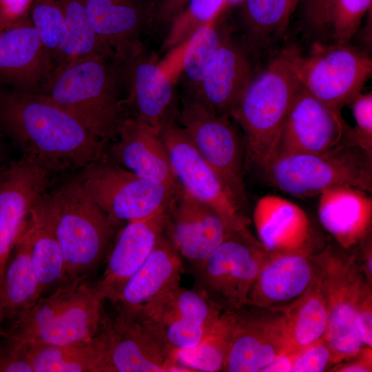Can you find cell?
I'll return each instance as SVG.
<instances>
[{"label":"cell","mask_w":372,"mask_h":372,"mask_svg":"<svg viewBox=\"0 0 372 372\" xmlns=\"http://www.w3.org/2000/svg\"><path fill=\"white\" fill-rule=\"evenodd\" d=\"M0 127L23 158L50 173L85 167L105 157L106 144L41 93L0 90Z\"/></svg>","instance_id":"obj_1"},{"label":"cell","mask_w":372,"mask_h":372,"mask_svg":"<svg viewBox=\"0 0 372 372\" xmlns=\"http://www.w3.org/2000/svg\"><path fill=\"white\" fill-rule=\"evenodd\" d=\"M35 209L60 246L67 282L87 280L107 257L116 227L79 178L47 192Z\"/></svg>","instance_id":"obj_2"},{"label":"cell","mask_w":372,"mask_h":372,"mask_svg":"<svg viewBox=\"0 0 372 372\" xmlns=\"http://www.w3.org/2000/svg\"><path fill=\"white\" fill-rule=\"evenodd\" d=\"M112 59L89 54L55 65L38 92L70 112L105 144L116 139L125 117L118 99V70L114 64L117 61L111 63Z\"/></svg>","instance_id":"obj_3"},{"label":"cell","mask_w":372,"mask_h":372,"mask_svg":"<svg viewBox=\"0 0 372 372\" xmlns=\"http://www.w3.org/2000/svg\"><path fill=\"white\" fill-rule=\"evenodd\" d=\"M292 49L282 50L257 71L231 112L230 117L243 134L245 170H263L275 154L285 121L301 87L291 65Z\"/></svg>","instance_id":"obj_4"},{"label":"cell","mask_w":372,"mask_h":372,"mask_svg":"<svg viewBox=\"0 0 372 372\" xmlns=\"http://www.w3.org/2000/svg\"><path fill=\"white\" fill-rule=\"evenodd\" d=\"M104 300L95 283L66 281L10 322L7 342L65 344L91 340L99 331Z\"/></svg>","instance_id":"obj_5"},{"label":"cell","mask_w":372,"mask_h":372,"mask_svg":"<svg viewBox=\"0 0 372 372\" xmlns=\"http://www.w3.org/2000/svg\"><path fill=\"white\" fill-rule=\"evenodd\" d=\"M263 171L274 187L297 198L319 196L338 186L372 191V154L344 137L323 151L276 156Z\"/></svg>","instance_id":"obj_6"},{"label":"cell","mask_w":372,"mask_h":372,"mask_svg":"<svg viewBox=\"0 0 372 372\" xmlns=\"http://www.w3.org/2000/svg\"><path fill=\"white\" fill-rule=\"evenodd\" d=\"M327 247L313 256L318 267L328 309L325 341L334 364L356 357L365 347L355 325L358 307L371 292V284L364 274L357 253Z\"/></svg>","instance_id":"obj_7"},{"label":"cell","mask_w":372,"mask_h":372,"mask_svg":"<svg viewBox=\"0 0 372 372\" xmlns=\"http://www.w3.org/2000/svg\"><path fill=\"white\" fill-rule=\"evenodd\" d=\"M79 178L116 227L167 211L181 188L140 177L105 157L84 167Z\"/></svg>","instance_id":"obj_8"},{"label":"cell","mask_w":372,"mask_h":372,"mask_svg":"<svg viewBox=\"0 0 372 372\" xmlns=\"http://www.w3.org/2000/svg\"><path fill=\"white\" fill-rule=\"evenodd\" d=\"M103 315L95 335L103 372H177L173 351L156 324L139 309L116 307Z\"/></svg>","instance_id":"obj_9"},{"label":"cell","mask_w":372,"mask_h":372,"mask_svg":"<svg viewBox=\"0 0 372 372\" xmlns=\"http://www.w3.org/2000/svg\"><path fill=\"white\" fill-rule=\"evenodd\" d=\"M269 252L249 229L234 233L192 267L195 287L224 312L247 304L248 295Z\"/></svg>","instance_id":"obj_10"},{"label":"cell","mask_w":372,"mask_h":372,"mask_svg":"<svg viewBox=\"0 0 372 372\" xmlns=\"http://www.w3.org/2000/svg\"><path fill=\"white\" fill-rule=\"evenodd\" d=\"M319 47L307 56L293 47V70L304 89L342 114V108L361 93L371 76L372 60L348 43Z\"/></svg>","instance_id":"obj_11"},{"label":"cell","mask_w":372,"mask_h":372,"mask_svg":"<svg viewBox=\"0 0 372 372\" xmlns=\"http://www.w3.org/2000/svg\"><path fill=\"white\" fill-rule=\"evenodd\" d=\"M178 118L203 159L220 178L245 211L248 198L244 183L245 143L227 115H220L183 96Z\"/></svg>","instance_id":"obj_12"},{"label":"cell","mask_w":372,"mask_h":372,"mask_svg":"<svg viewBox=\"0 0 372 372\" xmlns=\"http://www.w3.org/2000/svg\"><path fill=\"white\" fill-rule=\"evenodd\" d=\"M159 135L167 149L175 177L181 188L217 211L236 231L247 228L245 211L203 159L183 128L172 121Z\"/></svg>","instance_id":"obj_13"},{"label":"cell","mask_w":372,"mask_h":372,"mask_svg":"<svg viewBox=\"0 0 372 372\" xmlns=\"http://www.w3.org/2000/svg\"><path fill=\"white\" fill-rule=\"evenodd\" d=\"M289 346L285 313L247 304L232 311L229 349L223 371L262 372Z\"/></svg>","instance_id":"obj_14"},{"label":"cell","mask_w":372,"mask_h":372,"mask_svg":"<svg viewBox=\"0 0 372 372\" xmlns=\"http://www.w3.org/2000/svg\"><path fill=\"white\" fill-rule=\"evenodd\" d=\"M140 309L156 324L172 351L198 344L224 313L202 291L180 285Z\"/></svg>","instance_id":"obj_15"},{"label":"cell","mask_w":372,"mask_h":372,"mask_svg":"<svg viewBox=\"0 0 372 372\" xmlns=\"http://www.w3.org/2000/svg\"><path fill=\"white\" fill-rule=\"evenodd\" d=\"M256 50L244 37L237 39L228 30L205 67L198 91L194 96L186 97L217 114L230 116L258 71Z\"/></svg>","instance_id":"obj_16"},{"label":"cell","mask_w":372,"mask_h":372,"mask_svg":"<svg viewBox=\"0 0 372 372\" xmlns=\"http://www.w3.org/2000/svg\"><path fill=\"white\" fill-rule=\"evenodd\" d=\"M123 76L128 96L125 102L136 121L157 133L176 121V107L174 84L176 79L163 62L143 51L123 62Z\"/></svg>","instance_id":"obj_17"},{"label":"cell","mask_w":372,"mask_h":372,"mask_svg":"<svg viewBox=\"0 0 372 372\" xmlns=\"http://www.w3.org/2000/svg\"><path fill=\"white\" fill-rule=\"evenodd\" d=\"M236 232L217 211L182 188L167 211L164 234L192 267L204 260Z\"/></svg>","instance_id":"obj_18"},{"label":"cell","mask_w":372,"mask_h":372,"mask_svg":"<svg viewBox=\"0 0 372 372\" xmlns=\"http://www.w3.org/2000/svg\"><path fill=\"white\" fill-rule=\"evenodd\" d=\"M50 172L22 158L0 180V294L11 252L32 210L47 192Z\"/></svg>","instance_id":"obj_19"},{"label":"cell","mask_w":372,"mask_h":372,"mask_svg":"<svg viewBox=\"0 0 372 372\" xmlns=\"http://www.w3.org/2000/svg\"><path fill=\"white\" fill-rule=\"evenodd\" d=\"M347 126L342 114L301 85L285 121L273 157L333 147L344 138Z\"/></svg>","instance_id":"obj_20"},{"label":"cell","mask_w":372,"mask_h":372,"mask_svg":"<svg viewBox=\"0 0 372 372\" xmlns=\"http://www.w3.org/2000/svg\"><path fill=\"white\" fill-rule=\"evenodd\" d=\"M317 277L318 267L310 251L269 252L250 289L247 304L285 312Z\"/></svg>","instance_id":"obj_21"},{"label":"cell","mask_w":372,"mask_h":372,"mask_svg":"<svg viewBox=\"0 0 372 372\" xmlns=\"http://www.w3.org/2000/svg\"><path fill=\"white\" fill-rule=\"evenodd\" d=\"M167 211L147 220L127 223L119 231L106 257L104 272L95 282L105 300L114 304L127 282L146 260L164 234Z\"/></svg>","instance_id":"obj_22"},{"label":"cell","mask_w":372,"mask_h":372,"mask_svg":"<svg viewBox=\"0 0 372 372\" xmlns=\"http://www.w3.org/2000/svg\"><path fill=\"white\" fill-rule=\"evenodd\" d=\"M151 0H87L90 21L118 62L143 51L141 36L149 28Z\"/></svg>","instance_id":"obj_23"},{"label":"cell","mask_w":372,"mask_h":372,"mask_svg":"<svg viewBox=\"0 0 372 372\" xmlns=\"http://www.w3.org/2000/svg\"><path fill=\"white\" fill-rule=\"evenodd\" d=\"M50 67L30 17L0 30V81L19 91L38 92Z\"/></svg>","instance_id":"obj_24"},{"label":"cell","mask_w":372,"mask_h":372,"mask_svg":"<svg viewBox=\"0 0 372 372\" xmlns=\"http://www.w3.org/2000/svg\"><path fill=\"white\" fill-rule=\"evenodd\" d=\"M116 138L118 141L111 148L115 163L140 177L180 187L158 133L148 125L125 116Z\"/></svg>","instance_id":"obj_25"},{"label":"cell","mask_w":372,"mask_h":372,"mask_svg":"<svg viewBox=\"0 0 372 372\" xmlns=\"http://www.w3.org/2000/svg\"><path fill=\"white\" fill-rule=\"evenodd\" d=\"M318 196L319 221L338 246L351 249L369 236L372 224L369 192L353 187L338 186Z\"/></svg>","instance_id":"obj_26"},{"label":"cell","mask_w":372,"mask_h":372,"mask_svg":"<svg viewBox=\"0 0 372 372\" xmlns=\"http://www.w3.org/2000/svg\"><path fill=\"white\" fill-rule=\"evenodd\" d=\"M258 241L269 252L310 251L311 227L305 211L286 198L267 195L255 205Z\"/></svg>","instance_id":"obj_27"},{"label":"cell","mask_w":372,"mask_h":372,"mask_svg":"<svg viewBox=\"0 0 372 372\" xmlns=\"http://www.w3.org/2000/svg\"><path fill=\"white\" fill-rule=\"evenodd\" d=\"M181 258L163 234L150 254L129 279L114 303L125 309H140L180 285Z\"/></svg>","instance_id":"obj_28"},{"label":"cell","mask_w":372,"mask_h":372,"mask_svg":"<svg viewBox=\"0 0 372 372\" xmlns=\"http://www.w3.org/2000/svg\"><path fill=\"white\" fill-rule=\"evenodd\" d=\"M33 233L34 223L30 213L4 271L0 294L2 322H12L42 297L30 255Z\"/></svg>","instance_id":"obj_29"},{"label":"cell","mask_w":372,"mask_h":372,"mask_svg":"<svg viewBox=\"0 0 372 372\" xmlns=\"http://www.w3.org/2000/svg\"><path fill=\"white\" fill-rule=\"evenodd\" d=\"M18 345L24 347L33 372H103L100 348L95 336L89 340L65 344Z\"/></svg>","instance_id":"obj_30"},{"label":"cell","mask_w":372,"mask_h":372,"mask_svg":"<svg viewBox=\"0 0 372 372\" xmlns=\"http://www.w3.org/2000/svg\"><path fill=\"white\" fill-rule=\"evenodd\" d=\"M59 2L64 17V30L50 69L89 54L116 59L112 50L99 38L90 21L87 0H59Z\"/></svg>","instance_id":"obj_31"},{"label":"cell","mask_w":372,"mask_h":372,"mask_svg":"<svg viewBox=\"0 0 372 372\" xmlns=\"http://www.w3.org/2000/svg\"><path fill=\"white\" fill-rule=\"evenodd\" d=\"M285 313L291 348L301 349L324 339L328 309L318 270L311 288Z\"/></svg>","instance_id":"obj_32"},{"label":"cell","mask_w":372,"mask_h":372,"mask_svg":"<svg viewBox=\"0 0 372 372\" xmlns=\"http://www.w3.org/2000/svg\"><path fill=\"white\" fill-rule=\"evenodd\" d=\"M239 4L244 37L257 50L279 37L291 15L290 0H241Z\"/></svg>","instance_id":"obj_33"},{"label":"cell","mask_w":372,"mask_h":372,"mask_svg":"<svg viewBox=\"0 0 372 372\" xmlns=\"http://www.w3.org/2000/svg\"><path fill=\"white\" fill-rule=\"evenodd\" d=\"M232 312H224L212 331L193 348L173 351L179 372H217L223 370L231 342Z\"/></svg>","instance_id":"obj_34"},{"label":"cell","mask_w":372,"mask_h":372,"mask_svg":"<svg viewBox=\"0 0 372 372\" xmlns=\"http://www.w3.org/2000/svg\"><path fill=\"white\" fill-rule=\"evenodd\" d=\"M221 12L198 28L186 42L179 45L185 96L192 97L198 91L205 67L228 30L218 22Z\"/></svg>","instance_id":"obj_35"},{"label":"cell","mask_w":372,"mask_h":372,"mask_svg":"<svg viewBox=\"0 0 372 372\" xmlns=\"http://www.w3.org/2000/svg\"><path fill=\"white\" fill-rule=\"evenodd\" d=\"M31 216L34 223L31 260L42 296H44L67 281L65 263L54 234L35 207Z\"/></svg>","instance_id":"obj_36"},{"label":"cell","mask_w":372,"mask_h":372,"mask_svg":"<svg viewBox=\"0 0 372 372\" xmlns=\"http://www.w3.org/2000/svg\"><path fill=\"white\" fill-rule=\"evenodd\" d=\"M226 0H189L183 12L169 28L163 48L174 49L192 33L224 10Z\"/></svg>","instance_id":"obj_37"},{"label":"cell","mask_w":372,"mask_h":372,"mask_svg":"<svg viewBox=\"0 0 372 372\" xmlns=\"http://www.w3.org/2000/svg\"><path fill=\"white\" fill-rule=\"evenodd\" d=\"M30 17L45 47L51 67L64 30V17L59 0H33Z\"/></svg>","instance_id":"obj_38"},{"label":"cell","mask_w":372,"mask_h":372,"mask_svg":"<svg viewBox=\"0 0 372 372\" xmlns=\"http://www.w3.org/2000/svg\"><path fill=\"white\" fill-rule=\"evenodd\" d=\"M372 0H333L330 37L335 43L346 44L358 30Z\"/></svg>","instance_id":"obj_39"},{"label":"cell","mask_w":372,"mask_h":372,"mask_svg":"<svg viewBox=\"0 0 372 372\" xmlns=\"http://www.w3.org/2000/svg\"><path fill=\"white\" fill-rule=\"evenodd\" d=\"M355 125L347 127L344 137L367 153L372 154V93L359 94L350 104Z\"/></svg>","instance_id":"obj_40"},{"label":"cell","mask_w":372,"mask_h":372,"mask_svg":"<svg viewBox=\"0 0 372 372\" xmlns=\"http://www.w3.org/2000/svg\"><path fill=\"white\" fill-rule=\"evenodd\" d=\"M333 0H304L302 17L305 26L318 39L330 36V25Z\"/></svg>","instance_id":"obj_41"},{"label":"cell","mask_w":372,"mask_h":372,"mask_svg":"<svg viewBox=\"0 0 372 372\" xmlns=\"http://www.w3.org/2000/svg\"><path fill=\"white\" fill-rule=\"evenodd\" d=\"M331 364H334L332 351L322 339L301 350L292 372H322Z\"/></svg>","instance_id":"obj_42"},{"label":"cell","mask_w":372,"mask_h":372,"mask_svg":"<svg viewBox=\"0 0 372 372\" xmlns=\"http://www.w3.org/2000/svg\"><path fill=\"white\" fill-rule=\"evenodd\" d=\"M189 0H151L149 28H169Z\"/></svg>","instance_id":"obj_43"},{"label":"cell","mask_w":372,"mask_h":372,"mask_svg":"<svg viewBox=\"0 0 372 372\" xmlns=\"http://www.w3.org/2000/svg\"><path fill=\"white\" fill-rule=\"evenodd\" d=\"M33 0H0V30L30 17Z\"/></svg>","instance_id":"obj_44"},{"label":"cell","mask_w":372,"mask_h":372,"mask_svg":"<svg viewBox=\"0 0 372 372\" xmlns=\"http://www.w3.org/2000/svg\"><path fill=\"white\" fill-rule=\"evenodd\" d=\"M355 325L365 347H372V293L366 294L360 302L355 315Z\"/></svg>","instance_id":"obj_45"},{"label":"cell","mask_w":372,"mask_h":372,"mask_svg":"<svg viewBox=\"0 0 372 372\" xmlns=\"http://www.w3.org/2000/svg\"><path fill=\"white\" fill-rule=\"evenodd\" d=\"M301 349H288L276 356L262 372H292V369Z\"/></svg>","instance_id":"obj_46"},{"label":"cell","mask_w":372,"mask_h":372,"mask_svg":"<svg viewBox=\"0 0 372 372\" xmlns=\"http://www.w3.org/2000/svg\"><path fill=\"white\" fill-rule=\"evenodd\" d=\"M371 347H364L358 355V358L352 362L341 365L335 371L340 372H371Z\"/></svg>","instance_id":"obj_47"},{"label":"cell","mask_w":372,"mask_h":372,"mask_svg":"<svg viewBox=\"0 0 372 372\" xmlns=\"http://www.w3.org/2000/svg\"><path fill=\"white\" fill-rule=\"evenodd\" d=\"M367 243L364 245L362 251L363 262L360 265L368 281L371 284L372 281V251L371 242H369V237L367 238Z\"/></svg>","instance_id":"obj_48"},{"label":"cell","mask_w":372,"mask_h":372,"mask_svg":"<svg viewBox=\"0 0 372 372\" xmlns=\"http://www.w3.org/2000/svg\"><path fill=\"white\" fill-rule=\"evenodd\" d=\"M241 0H226L225 3L224 10L226 8L239 4Z\"/></svg>","instance_id":"obj_49"},{"label":"cell","mask_w":372,"mask_h":372,"mask_svg":"<svg viewBox=\"0 0 372 372\" xmlns=\"http://www.w3.org/2000/svg\"><path fill=\"white\" fill-rule=\"evenodd\" d=\"M301 0H290V5H291V14L293 12V11L295 10V9L296 8V6L298 5V3Z\"/></svg>","instance_id":"obj_50"},{"label":"cell","mask_w":372,"mask_h":372,"mask_svg":"<svg viewBox=\"0 0 372 372\" xmlns=\"http://www.w3.org/2000/svg\"><path fill=\"white\" fill-rule=\"evenodd\" d=\"M3 170L4 169H3V170L0 169V180H1V177H2V176H3Z\"/></svg>","instance_id":"obj_51"},{"label":"cell","mask_w":372,"mask_h":372,"mask_svg":"<svg viewBox=\"0 0 372 372\" xmlns=\"http://www.w3.org/2000/svg\"><path fill=\"white\" fill-rule=\"evenodd\" d=\"M1 140H0V153H1Z\"/></svg>","instance_id":"obj_52"},{"label":"cell","mask_w":372,"mask_h":372,"mask_svg":"<svg viewBox=\"0 0 372 372\" xmlns=\"http://www.w3.org/2000/svg\"><path fill=\"white\" fill-rule=\"evenodd\" d=\"M0 334H1V329H0Z\"/></svg>","instance_id":"obj_53"}]
</instances>
